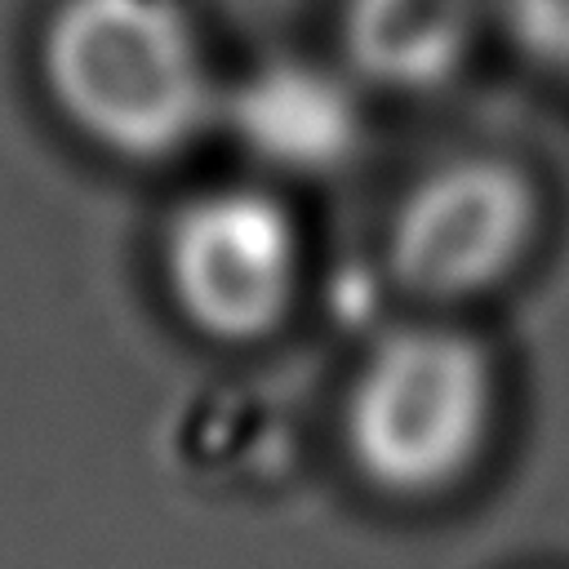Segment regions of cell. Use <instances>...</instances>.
I'll use <instances>...</instances> for the list:
<instances>
[{"label": "cell", "instance_id": "6da1fadb", "mask_svg": "<svg viewBox=\"0 0 569 569\" xmlns=\"http://www.w3.org/2000/svg\"><path fill=\"white\" fill-rule=\"evenodd\" d=\"M36 76L71 133L133 164L187 151L222 116L200 13L182 0H49Z\"/></svg>", "mask_w": 569, "mask_h": 569}, {"label": "cell", "instance_id": "7a4b0ae2", "mask_svg": "<svg viewBox=\"0 0 569 569\" xmlns=\"http://www.w3.org/2000/svg\"><path fill=\"white\" fill-rule=\"evenodd\" d=\"M489 418V356L453 329H405L369 351L347 396V445L369 485L427 498L476 462Z\"/></svg>", "mask_w": 569, "mask_h": 569}, {"label": "cell", "instance_id": "3957f363", "mask_svg": "<svg viewBox=\"0 0 569 569\" xmlns=\"http://www.w3.org/2000/svg\"><path fill=\"white\" fill-rule=\"evenodd\" d=\"M542 200L502 156H453L427 169L391 218V271L405 289L453 302L507 280L533 249Z\"/></svg>", "mask_w": 569, "mask_h": 569}, {"label": "cell", "instance_id": "277c9868", "mask_svg": "<svg viewBox=\"0 0 569 569\" xmlns=\"http://www.w3.org/2000/svg\"><path fill=\"white\" fill-rule=\"evenodd\" d=\"M298 276V240L284 204L258 187H222L187 200L164 231V280L178 311L209 338L267 333Z\"/></svg>", "mask_w": 569, "mask_h": 569}, {"label": "cell", "instance_id": "5b68a950", "mask_svg": "<svg viewBox=\"0 0 569 569\" xmlns=\"http://www.w3.org/2000/svg\"><path fill=\"white\" fill-rule=\"evenodd\" d=\"M222 111L249 151L289 173H325L360 138L351 93L311 62L258 67L240 89L222 93Z\"/></svg>", "mask_w": 569, "mask_h": 569}, {"label": "cell", "instance_id": "8992f818", "mask_svg": "<svg viewBox=\"0 0 569 569\" xmlns=\"http://www.w3.org/2000/svg\"><path fill=\"white\" fill-rule=\"evenodd\" d=\"M493 27L489 0H347L342 44L356 76L422 93L462 71L480 31Z\"/></svg>", "mask_w": 569, "mask_h": 569}, {"label": "cell", "instance_id": "52a82bcc", "mask_svg": "<svg viewBox=\"0 0 569 569\" xmlns=\"http://www.w3.org/2000/svg\"><path fill=\"white\" fill-rule=\"evenodd\" d=\"M507 44L547 76H569V0H489Z\"/></svg>", "mask_w": 569, "mask_h": 569}, {"label": "cell", "instance_id": "ba28073f", "mask_svg": "<svg viewBox=\"0 0 569 569\" xmlns=\"http://www.w3.org/2000/svg\"><path fill=\"white\" fill-rule=\"evenodd\" d=\"M182 4H196V9H200V0H182Z\"/></svg>", "mask_w": 569, "mask_h": 569}]
</instances>
